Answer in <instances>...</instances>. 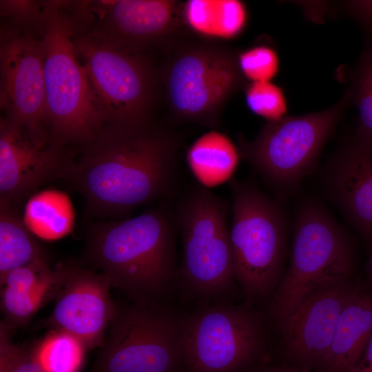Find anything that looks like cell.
Masks as SVG:
<instances>
[{
    "label": "cell",
    "instance_id": "d6a6232c",
    "mask_svg": "<svg viewBox=\"0 0 372 372\" xmlns=\"http://www.w3.org/2000/svg\"><path fill=\"white\" fill-rule=\"evenodd\" d=\"M369 276L372 280V253H371V258H370L369 264Z\"/></svg>",
    "mask_w": 372,
    "mask_h": 372
},
{
    "label": "cell",
    "instance_id": "4316f807",
    "mask_svg": "<svg viewBox=\"0 0 372 372\" xmlns=\"http://www.w3.org/2000/svg\"><path fill=\"white\" fill-rule=\"evenodd\" d=\"M238 65L245 79L252 82L270 81L278 73L279 60L271 47L256 45L238 54Z\"/></svg>",
    "mask_w": 372,
    "mask_h": 372
},
{
    "label": "cell",
    "instance_id": "9c48e42d",
    "mask_svg": "<svg viewBox=\"0 0 372 372\" xmlns=\"http://www.w3.org/2000/svg\"><path fill=\"white\" fill-rule=\"evenodd\" d=\"M183 333V316L159 304L116 306L94 372H180Z\"/></svg>",
    "mask_w": 372,
    "mask_h": 372
},
{
    "label": "cell",
    "instance_id": "8992f818",
    "mask_svg": "<svg viewBox=\"0 0 372 372\" xmlns=\"http://www.w3.org/2000/svg\"><path fill=\"white\" fill-rule=\"evenodd\" d=\"M234 50L204 41L178 44L159 73L171 116L215 128L225 104L245 85Z\"/></svg>",
    "mask_w": 372,
    "mask_h": 372
},
{
    "label": "cell",
    "instance_id": "5bb4252c",
    "mask_svg": "<svg viewBox=\"0 0 372 372\" xmlns=\"http://www.w3.org/2000/svg\"><path fill=\"white\" fill-rule=\"evenodd\" d=\"M21 30L13 27L1 34V106L8 119L48 131L41 40L36 29Z\"/></svg>",
    "mask_w": 372,
    "mask_h": 372
},
{
    "label": "cell",
    "instance_id": "5b68a950",
    "mask_svg": "<svg viewBox=\"0 0 372 372\" xmlns=\"http://www.w3.org/2000/svg\"><path fill=\"white\" fill-rule=\"evenodd\" d=\"M228 203L206 187H191L175 211L182 236L178 282L204 303L227 302L235 278Z\"/></svg>",
    "mask_w": 372,
    "mask_h": 372
},
{
    "label": "cell",
    "instance_id": "277c9868",
    "mask_svg": "<svg viewBox=\"0 0 372 372\" xmlns=\"http://www.w3.org/2000/svg\"><path fill=\"white\" fill-rule=\"evenodd\" d=\"M74 20L75 52L106 125L152 123L161 85L157 70L143 52Z\"/></svg>",
    "mask_w": 372,
    "mask_h": 372
},
{
    "label": "cell",
    "instance_id": "3957f363",
    "mask_svg": "<svg viewBox=\"0 0 372 372\" xmlns=\"http://www.w3.org/2000/svg\"><path fill=\"white\" fill-rule=\"evenodd\" d=\"M65 2L50 1L31 19L43 50L46 123L52 141L75 147L106 125L73 43L74 16Z\"/></svg>",
    "mask_w": 372,
    "mask_h": 372
},
{
    "label": "cell",
    "instance_id": "d6986e66",
    "mask_svg": "<svg viewBox=\"0 0 372 372\" xmlns=\"http://www.w3.org/2000/svg\"><path fill=\"white\" fill-rule=\"evenodd\" d=\"M41 260L46 256L17 209L0 203V280L13 269Z\"/></svg>",
    "mask_w": 372,
    "mask_h": 372
},
{
    "label": "cell",
    "instance_id": "ffe728a7",
    "mask_svg": "<svg viewBox=\"0 0 372 372\" xmlns=\"http://www.w3.org/2000/svg\"><path fill=\"white\" fill-rule=\"evenodd\" d=\"M185 23L207 37L231 38L243 29L247 21L246 9L234 0H191L183 5Z\"/></svg>",
    "mask_w": 372,
    "mask_h": 372
},
{
    "label": "cell",
    "instance_id": "ac0fdd59",
    "mask_svg": "<svg viewBox=\"0 0 372 372\" xmlns=\"http://www.w3.org/2000/svg\"><path fill=\"white\" fill-rule=\"evenodd\" d=\"M372 334V294L358 287L340 316L319 372H353Z\"/></svg>",
    "mask_w": 372,
    "mask_h": 372
},
{
    "label": "cell",
    "instance_id": "e0dca14e",
    "mask_svg": "<svg viewBox=\"0 0 372 372\" xmlns=\"http://www.w3.org/2000/svg\"><path fill=\"white\" fill-rule=\"evenodd\" d=\"M328 185L352 225L372 236V144L355 138L343 147L331 165Z\"/></svg>",
    "mask_w": 372,
    "mask_h": 372
},
{
    "label": "cell",
    "instance_id": "30bf717a",
    "mask_svg": "<svg viewBox=\"0 0 372 372\" xmlns=\"http://www.w3.org/2000/svg\"><path fill=\"white\" fill-rule=\"evenodd\" d=\"M262 316L245 305L204 303L183 316L185 372H240L261 353Z\"/></svg>",
    "mask_w": 372,
    "mask_h": 372
},
{
    "label": "cell",
    "instance_id": "9a60e30c",
    "mask_svg": "<svg viewBox=\"0 0 372 372\" xmlns=\"http://www.w3.org/2000/svg\"><path fill=\"white\" fill-rule=\"evenodd\" d=\"M358 286L351 278L311 291L280 328L291 365L317 371L331 347L341 313Z\"/></svg>",
    "mask_w": 372,
    "mask_h": 372
},
{
    "label": "cell",
    "instance_id": "2e32d148",
    "mask_svg": "<svg viewBox=\"0 0 372 372\" xmlns=\"http://www.w3.org/2000/svg\"><path fill=\"white\" fill-rule=\"evenodd\" d=\"M105 14L99 30L134 50L168 45L185 23L183 5L171 0L98 1Z\"/></svg>",
    "mask_w": 372,
    "mask_h": 372
},
{
    "label": "cell",
    "instance_id": "cb8c5ba5",
    "mask_svg": "<svg viewBox=\"0 0 372 372\" xmlns=\"http://www.w3.org/2000/svg\"><path fill=\"white\" fill-rule=\"evenodd\" d=\"M358 111L355 138L372 144V44L365 45L352 74L349 88Z\"/></svg>",
    "mask_w": 372,
    "mask_h": 372
},
{
    "label": "cell",
    "instance_id": "7c38bea8",
    "mask_svg": "<svg viewBox=\"0 0 372 372\" xmlns=\"http://www.w3.org/2000/svg\"><path fill=\"white\" fill-rule=\"evenodd\" d=\"M74 162L72 149L55 145L47 130L1 118L0 203L17 208L47 182L68 180Z\"/></svg>",
    "mask_w": 372,
    "mask_h": 372
},
{
    "label": "cell",
    "instance_id": "83f0119b",
    "mask_svg": "<svg viewBox=\"0 0 372 372\" xmlns=\"http://www.w3.org/2000/svg\"><path fill=\"white\" fill-rule=\"evenodd\" d=\"M347 12L360 25L366 45L372 44V1H353L346 3Z\"/></svg>",
    "mask_w": 372,
    "mask_h": 372
},
{
    "label": "cell",
    "instance_id": "484cf974",
    "mask_svg": "<svg viewBox=\"0 0 372 372\" xmlns=\"http://www.w3.org/2000/svg\"><path fill=\"white\" fill-rule=\"evenodd\" d=\"M247 106L269 121H278L287 112V101L280 87L270 81L252 82L245 90Z\"/></svg>",
    "mask_w": 372,
    "mask_h": 372
},
{
    "label": "cell",
    "instance_id": "44dd1931",
    "mask_svg": "<svg viewBox=\"0 0 372 372\" xmlns=\"http://www.w3.org/2000/svg\"><path fill=\"white\" fill-rule=\"evenodd\" d=\"M238 152L224 134L209 132L199 137L187 153L189 165L203 185H216L227 180L234 172Z\"/></svg>",
    "mask_w": 372,
    "mask_h": 372
},
{
    "label": "cell",
    "instance_id": "d4e9b609",
    "mask_svg": "<svg viewBox=\"0 0 372 372\" xmlns=\"http://www.w3.org/2000/svg\"><path fill=\"white\" fill-rule=\"evenodd\" d=\"M56 278L53 283L31 292L15 291L1 288V307L6 320L12 329L25 325L36 312L52 299Z\"/></svg>",
    "mask_w": 372,
    "mask_h": 372
},
{
    "label": "cell",
    "instance_id": "f546056e",
    "mask_svg": "<svg viewBox=\"0 0 372 372\" xmlns=\"http://www.w3.org/2000/svg\"><path fill=\"white\" fill-rule=\"evenodd\" d=\"M251 372H319L309 371L298 367L290 366H274L255 370Z\"/></svg>",
    "mask_w": 372,
    "mask_h": 372
},
{
    "label": "cell",
    "instance_id": "603a6c76",
    "mask_svg": "<svg viewBox=\"0 0 372 372\" xmlns=\"http://www.w3.org/2000/svg\"><path fill=\"white\" fill-rule=\"evenodd\" d=\"M36 349L44 372H79L87 351L76 338L55 329L36 344Z\"/></svg>",
    "mask_w": 372,
    "mask_h": 372
},
{
    "label": "cell",
    "instance_id": "ba28073f",
    "mask_svg": "<svg viewBox=\"0 0 372 372\" xmlns=\"http://www.w3.org/2000/svg\"><path fill=\"white\" fill-rule=\"evenodd\" d=\"M230 187L234 278L253 301L268 296L280 282L286 221L278 204L251 183L233 180Z\"/></svg>",
    "mask_w": 372,
    "mask_h": 372
},
{
    "label": "cell",
    "instance_id": "1f68e13d",
    "mask_svg": "<svg viewBox=\"0 0 372 372\" xmlns=\"http://www.w3.org/2000/svg\"><path fill=\"white\" fill-rule=\"evenodd\" d=\"M353 372H372V369L364 366H358Z\"/></svg>",
    "mask_w": 372,
    "mask_h": 372
},
{
    "label": "cell",
    "instance_id": "4fadbf2b",
    "mask_svg": "<svg viewBox=\"0 0 372 372\" xmlns=\"http://www.w3.org/2000/svg\"><path fill=\"white\" fill-rule=\"evenodd\" d=\"M55 271L49 322L76 338L86 350L101 347L117 306L110 298L108 279L74 262L60 264Z\"/></svg>",
    "mask_w": 372,
    "mask_h": 372
},
{
    "label": "cell",
    "instance_id": "4dcf8cb0",
    "mask_svg": "<svg viewBox=\"0 0 372 372\" xmlns=\"http://www.w3.org/2000/svg\"><path fill=\"white\" fill-rule=\"evenodd\" d=\"M364 352V364H360L358 366H364L372 369V334L369 338Z\"/></svg>",
    "mask_w": 372,
    "mask_h": 372
},
{
    "label": "cell",
    "instance_id": "52a82bcc",
    "mask_svg": "<svg viewBox=\"0 0 372 372\" xmlns=\"http://www.w3.org/2000/svg\"><path fill=\"white\" fill-rule=\"evenodd\" d=\"M352 247L346 232L326 209L308 202L295 220L290 262L280 280L270 307L280 327L317 287L351 278Z\"/></svg>",
    "mask_w": 372,
    "mask_h": 372
},
{
    "label": "cell",
    "instance_id": "8fae6325",
    "mask_svg": "<svg viewBox=\"0 0 372 372\" xmlns=\"http://www.w3.org/2000/svg\"><path fill=\"white\" fill-rule=\"evenodd\" d=\"M351 102L348 89L336 104L325 110L269 121L251 141L239 136L240 152L269 182L295 185L313 168Z\"/></svg>",
    "mask_w": 372,
    "mask_h": 372
},
{
    "label": "cell",
    "instance_id": "6da1fadb",
    "mask_svg": "<svg viewBox=\"0 0 372 372\" xmlns=\"http://www.w3.org/2000/svg\"><path fill=\"white\" fill-rule=\"evenodd\" d=\"M71 149L74 162L68 181L85 198L92 214L125 216L174 191L178 142L152 122L107 125L92 141Z\"/></svg>",
    "mask_w": 372,
    "mask_h": 372
},
{
    "label": "cell",
    "instance_id": "f1b7e54d",
    "mask_svg": "<svg viewBox=\"0 0 372 372\" xmlns=\"http://www.w3.org/2000/svg\"><path fill=\"white\" fill-rule=\"evenodd\" d=\"M13 372H44L37 357L36 345L31 349H25Z\"/></svg>",
    "mask_w": 372,
    "mask_h": 372
},
{
    "label": "cell",
    "instance_id": "7a4b0ae2",
    "mask_svg": "<svg viewBox=\"0 0 372 372\" xmlns=\"http://www.w3.org/2000/svg\"><path fill=\"white\" fill-rule=\"evenodd\" d=\"M177 227L165 203L133 218L98 223L89 230L85 257L133 303L157 304L178 282Z\"/></svg>",
    "mask_w": 372,
    "mask_h": 372
},
{
    "label": "cell",
    "instance_id": "7402d4cb",
    "mask_svg": "<svg viewBox=\"0 0 372 372\" xmlns=\"http://www.w3.org/2000/svg\"><path fill=\"white\" fill-rule=\"evenodd\" d=\"M67 199L57 192H46L30 200L26 209L28 228L47 239L59 238L71 229L72 213L69 204L52 213Z\"/></svg>",
    "mask_w": 372,
    "mask_h": 372
}]
</instances>
